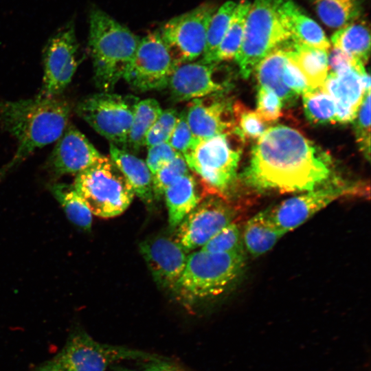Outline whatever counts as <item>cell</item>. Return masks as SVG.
Instances as JSON below:
<instances>
[{"label":"cell","mask_w":371,"mask_h":371,"mask_svg":"<svg viewBox=\"0 0 371 371\" xmlns=\"http://www.w3.org/2000/svg\"><path fill=\"white\" fill-rule=\"evenodd\" d=\"M179 113L175 109L162 110L161 114L147 133L144 146L150 147L168 142L175 126Z\"/></svg>","instance_id":"8d00e7d4"},{"label":"cell","mask_w":371,"mask_h":371,"mask_svg":"<svg viewBox=\"0 0 371 371\" xmlns=\"http://www.w3.org/2000/svg\"><path fill=\"white\" fill-rule=\"evenodd\" d=\"M177 66L159 32L156 31L140 38L123 79L137 91L160 90L168 87Z\"/></svg>","instance_id":"30bf717a"},{"label":"cell","mask_w":371,"mask_h":371,"mask_svg":"<svg viewBox=\"0 0 371 371\" xmlns=\"http://www.w3.org/2000/svg\"><path fill=\"white\" fill-rule=\"evenodd\" d=\"M282 0H254L248 11L240 47L235 56L243 78L273 49L292 41Z\"/></svg>","instance_id":"5b68a950"},{"label":"cell","mask_w":371,"mask_h":371,"mask_svg":"<svg viewBox=\"0 0 371 371\" xmlns=\"http://www.w3.org/2000/svg\"><path fill=\"white\" fill-rule=\"evenodd\" d=\"M287 53L311 89L322 87L328 76V50L293 41L287 45Z\"/></svg>","instance_id":"d4e9b609"},{"label":"cell","mask_w":371,"mask_h":371,"mask_svg":"<svg viewBox=\"0 0 371 371\" xmlns=\"http://www.w3.org/2000/svg\"><path fill=\"white\" fill-rule=\"evenodd\" d=\"M355 191V187L328 186L289 198L270 210L275 223L285 233L302 225L337 199Z\"/></svg>","instance_id":"5bb4252c"},{"label":"cell","mask_w":371,"mask_h":371,"mask_svg":"<svg viewBox=\"0 0 371 371\" xmlns=\"http://www.w3.org/2000/svg\"><path fill=\"white\" fill-rule=\"evenodd\" d=\"M243 139L234 131L195 140L183 155L188 168L209 188L226 192L233 184Z\"/></svg>","instance_id":"52a82bcc"},{"label":"cell","mask_w":371,"mask_h":371,"mask_svg":"<svg viewBox=\"0 0 371 371\" xmlns=\"http://www.w3.org/2000/svg\"><path fill=\"white\" fill-rule=\"evenodd\" d=\"M35 371H63L59 363L54 359L38 367Z\"/></svg>","instance_id":"ee69618b"},{"label":"cell","mask_w":371,"mask_h":371,"mask_svg":"<svg viewBox=\"0 0 371 371\" xmlns=\"http://www.w3.org/2000/svg\"><path fill=\"white\" fill-rule=\"evenodd\" d=\"M287 51V45H286ZM282 80L287 87L297 95L304 94L311 89L308 85L306 78L287 53V59L284 63Z\"/></svg>","instance_id":"ab89813d"},{"label":"cell","mask_w":371,"mask_h":371,"mask_svg":"<svg viewBox=\"0 0 371 371\" xmlns=\"http://www.w3.org/2000/svg\"><path fill=\"white\" fill-rule=\"evenodd\" d=\"M218 64L199 60L177 66L168 85L173 100L191 101L222 93L227 83L217 78Z\"/></svg>","instance_id":"9a60e30c"},{"label":"cell","mask_w":371,"mask_h":371,"mask_svg":"<svg viewBox=\"0 0 371 371\" xmlns=\"http://www.w3.org/2000/svg\"><path fill=\"white\" fill-rule=\"evenodd\" d=\"M234 118V131L245 142L258 139L269 128V123L265 121L256 112L245 107L240 102L233 104Z\"/></svg>","instance_id":"d6a6232c"},{"label":"cell","mask_w":371,"mask_h":371,"mask_svg":"<svg viewBox=\"0 0 371 371\" xmlns=\"http://www.w3.org/2000/svg\"><path fill=\"white\" fill-rule=\"evenodd\" d=\"M143 371H186L180 366L162 359L149 361Z\"/></svg>","instance_id":"7bdbcfd3"},{"label":"cell","mask_w":371,"mask_h":371,"mask_svg":"<svg viewBox=\"0 0 371 371\" xmlns=\"http://www.w3.org/2000/svg\"><path fill=\"white\" fill-rule=\"evenodd\" d=\"M72 185L92 214L104 218L122 214L135 195L122 172L104 155L76 174Z\"/></svg>","instance_id":"8992f818"},{"label":"cell","mask_w":371,"mask_h":371,"mask_svg":"<svg viewBox=\"0 0 371 371\" xmlns=\"http://www.w3.org/2000/svg\"><path fill=\"white\" fill-rule=\"evenodd\" d=\"M256 112L267 122L277 120L282 115L283 103L271 90L260 87L257 93Z\"/></svg>","instance_id":"74e56055"},{"label":"cell","mask_w":371,"mask_h":371,"mask_svg":"<svg viewBox=\"0 0 371 371\" xmlns=\"http://www.w3.org/2000/svg\"><path fill=\"white\" fill-rule=\"evenodd\" d=\"M303 105L306 118L315 124L335 122L334 100L322 87L310 89L303 94Z\"/></svg>","instance_id":"1f68e13d"},{"label":"cell","mask_w":371,"mask_h":371,"mask_svg":"<svg viewBox=\"0 0 371 371\" xmlns=\"http://www.w3.org/2000/svg\"><path fill=\"white\" fill-rule=\"evenodd\" d=\"M281 5L293 42L329 49V41L322 27L313 19L305 14L292 0H282Z\"/></svg>","instance_id":"cb8c5ba5"},{"label":"cell","mask_w":371,"mask_h":371,"mask_svg":"<svg viewBox=\"0 0 371 371\" xmlns=\"http://www.w3.org/2000/svg\"><path fill=\"white\" fill-rule=\"evenodd\" d=\"M234 210L218 196L201 199L176 228L175 240L187 251L201 247L233 223Z\"/></svg>","instance_id":"7c38bea8"},{"label":"cell","mask_w":371,"mask_h":371,"mask_svg":"<svg viewBox=\"0 0 371 371\" xmlns=\"http://www.w3.org/2000/svg\"><path fill=\"white\" fill-rule=\"evenodd\" d=\"M70 114L69 102L57 97L0 100V124L17 142L13 157L0 169V179L36 150L57 141Z\"/></svg>","instance_id":"7a4b0ae2"},{"label":"cell","mask_w":371,"mask_h":371,"mask_svg":"<svg viewBox=\"0 0 371 371\" xmlns=\"http://www.w3.org/2000/svg\"><path fill=\"white\" fill-rule=\"evenodd\" d=\"M188 172L189 168L183 155L178 153L170 162L153 175L154 199L160 200L168 186Z\"/></svg>","instance_id":"836d02e7"},{"label":"cell","mask_w":371,"mask_h":371,"mask_svg":"<svg viewBox=\"0 0 371 371\" xmlns=\"http://www.w3.org/2000/svg\"><path fill=\"white\" fill-rule=\"evenodd\" d=\"M250 5L251 2L247 0H241L237 3L227 30L216 52L215 63L230 60L235 58L242 43Z\"/></svg>","instance_id":"f1b7e54d"},{"label":"cell","mask_w":371,"mask_h":371,"mask_svg":"<svg viewBox=\"0 0 371 371\" xmlns=\"http://www.w3.org/2000/svg\"><path fill=\"white\" fill-rule=\"evenodd\" d=\"M328 62L330 65L331 72L335 73L358 64H363L348 53L336 47H333L328 54Z\"/></svg>","instance_id":"b9f144b4"},{"label":"cell","mask_w":371,"mask_h":371,"mask_svg":"<svg viewBox=\"0 0 371 371\" xmlns=\"http://www.w3.org/2000/svg\"><path fill=\"white\" fill-rule=\"evenodd\" d=\"M78 43L72 26L59 31L43 52V78L37 96L57 97L70 83L78 66Z\"/></svg>","instance_id":"4fadbf2b"},{"label":"cell","mask_w":371,"mask_h":371,"mask_svg":"<svg viewBox=\"0 0 371 371\" xmlns=\"http://www.w3.org/2000/svg\"><path fill=\"white\" fill-rule=\"evenodd\" d=\"M110 158L132 186L135 194L146 205H151L154 196L153 175L146 163L135 155L110 144Z\"/></svg>","instance_id":"ffe728a7"},{"label":"cell","mask_w":371,"mask_h":371,"mask_svg":"<svg viewBox=\"0 0 371 371\" xmlns=\"http://www.w3.org/2000/svg\"><path fill=\"white\" fill-rule=\"evenodd\" d=\"M186 111L195 140L234 129L233 104L221 93L191 100Z\"/></svg>","instance_id":"ac0fdd59"},{"label":"cell","mask_w":371,"mask_h":371,"mask_svg":"<svg viewBox=\"0 0 371 371\" xmlns=\"http://www.w3.org/2000/svg\"><path fill=\"white\" fill-rule=\"evenodd\" d=\"M164 196L171 229H176L201 201L198 183L194 175L190 172L177 179L168 186Z\"/></svg>","instance_id":"44dd1931"},{"label":"cell","mask_w":371,"mask_h":371,"mask_svg":"<svg viewBox=\"0 0 371 371\" xmlns=\"http://www.w3.org/2000/svg\"><path fill=\"white\" fill-rule=\"evenodd\" d=\"M286 45L269 53L254 70L260 87L273 91L283 105H291L297 100V95L287 87L282 80L284 65L287 59Z\"/></svg>","instance_id":"7402d4cb"},{"label":"cell","mask_w":371,"mask_h":371,"mask_svg":"<svg viewBox=\"0 0 371 371\" xmlns=\"http://www.w3.org/2000/svg\"><path fill=\"white\" fill-rule=\"evenodd\" d=\"M331 42L334 47L363 64L367 63L370 52V33L365 21H354L339 28L332 35Z\"/></svg>","instance_id":"484cf974"},{"label":"cell","mask_w":371,"mask_h":371,"mask_svg":"<svg viewBox=\"0 0 371 371\" xmlns=\"http://www.w3.org/2000/svg\"><path fill=\"white\" fill-rule=\"evenodd\" d=\"M47 161V168L56 177L78 174L102 157L89 139L74 126L68 124Z\"/></svg>","instance_id":"e0dca14e"},{"label":"cell","mask_w":371,"mask_h":371,"mask_svg":"<svg viewBox=\"0 0 371 371\" xmlns=\"http://www.w3.org/2000/svg\"><path fill=\"white\" fill-rule=\"evenodd\" d=\"M313 2L319 18L331 28L339 29L359 16L358 0H313Z\"/></svg>","instance_id":"f546056e"},{"label":"cell","mask_w":371,"mask_h":371,"mask_svg":"<svg viewBox=\"0 0 371 371\" xmlns=\"http://www.w3.org/2000/svg\"><path fill=\"white\" fill-rule=\"evenodd\" d=\"M161 111L162 109L156 100H139L135 108L126 146L135 151L144 146L146 135Z\"/></svg>","instance_id":"83f0119b"},{"label":"cell","mask_w":371,"mask_h":371,"mask_svg":"<svg viewBox=\"0 0 371 371\" xmlns=\"http://www.w3.org/2000/svg\"><path fill=\"white\" fill-rule=\"evenodd\" d=\"M244 265V251H194L188 256L185 268L171 291L185 306L195 307L225 293L238 277Z\"/></svg>","instance_id":"277c9868"},{"label":"cell","mask_w":371,"mask_h":371,"mask_svg":"<svg viewBox=\"0 0 371 371\" xmlns=\"http://www.w3.org/2000/svg\"><path fill=\"white\" fill-rule=\"evenodd\" d=\"M216 8L212 3H204L162 26L159 33L177 65L203 55L208 25Z\"/></svg>","instance_id":"8fae6325"},{"label":"cell","mask_w":371,"mask_h":371,"mask_svg":"<svg viewBox=\"0 0 371 371\" xmlns=\"http://www.w3.org/2000/svg\"><path fill=\"white\" fill-rule=\"evenodd\" d=\"M89 45L96 86L110 92L133 60L140 38L104 12L90 14Z\"/></svg>","instance_id":"3957f363"},{"label":"cell","mask_w":371,"mask_h":371,"mask_svg":"<svg viewBox=\"0 0 371 371\" xmlns=\"http://www.w3.org/2000/svg\"><path fill=\"white\" fill-rule=\"evenodd\" d=\"M194 141L187 120L186 111H183L178 114L175 126L168 143L176 152L183 155L190 148Z\"/></svg>","instance_id":"f35d334b"},{"label":"cell","mask_w":371,"mask_h":371,"mask_svg":"<svg viewBox=\"0 0 371 371\" xmlns=\"http://www.w3.org/2000/svg\"><path fill=\"white\" fill-rule=\"evenodd\" d=\"M366 71L364 65L358 64L327 76L322 89L335 101V122L346 124L354 120L366 93L362 80Z\"/></svg>","instance_id":"d6986e66"},{"label":"cell","mask_w":371,"mask_h":371,"mask_svg":"<svg viewBox=\"0 0 371 371\" xmlns=\"http://www.w3.org/2000/svg\"><path fill=\"white\" fill-rule=\"evenodd\" d=\"M236 5L237 3L227 1L217 8L213 14L207 28L202 61L215 63L216 52L227 30Z\"/></svg>","instance_id":"4dcf8cb0"},{"label":"cell","mask_w":371,"mask_h":371,"mask_svg":"<svg viewBox=\"0 0 371 371\" xmlns=\"http://www.w3.org/2000/svg\"><path fill=\"white\" fill-rule=\"evenodd\" d=\"M354 120V129L357 141L360 146L361 150L369 160L370 154V91L365 93Z\"/></svg>","instance_id":"d590c367"},{"label":"cell","mask_w":371,"mask_h":371,"mask_svg":"<svg viewBox=\"0 0 371 371\" xmlns=\"http://www.w3.org/2000/svg\"><path fill=\"white\" fill-rule=\"evenodd\" d=\"M201 250L210 253L243 252V243L239 227L232 223L201 247Z\"/></svg>","instance_id":"e575fe53"},{"label":"cell","mask_w":371,"mask_h":371,"mask_svg":"<svg viewBox=\"0 0 371 371\" xmlns=\"http://www.w3.org/2000/svg\"><path fill=\"white\" fill-rule=\"evenodd\" d=\"M286 233L273 221L269 209L251 217L246 223L242 239L247 251L253 256L269 251Z\"/></svg>","instance_id":"603a6c76"},{"label":"cell","mask_w":371,"mask_h":371,"mask_svg":"<svg viewBox=\"0 0 371 371\" xmlns=\"http://www.w3.org/2000/svg\"><path fill=\"white\" fill-rule=\"evenodd\" d=\"M49 190L63 207L69 220L80 229L89 231L93 214L73 185L54 183L49 186Z\"/></svg>","instance_id":"4316f807"},{"label":"cell","mask_w":371,"mask_h":371,"mask_svg":"<svg viewBox=\"0 0 371 371\" xmlns=\"http://www.w3.org/2000/svg\"><path fill=\"white\" fill-rule=\"evenodd\" d=\"M330 161L326 152L300 131L278 125L257 139L244 178L258 190L305 192L330 177Z\"/></svg>","instance_id":"6da1fadb"},{"label":"cell","mask_w":371,"mask_h":371,"mask_svg":"<svg viewBox=\"0 0 371 371\" xmlns=\"http://www.w3.org/2000/svg\"><path fill=\"white\" fill-rule=\"evenodd\" d=\"M139 251L155 282L172 290L185 268L188 252L175 239L166 236L144 240Z\"/></svg>","instance_id":"2e32d148"},{"label":"cell","mask_w":371,"mask_h":371,"mask_svg":"<svg viewBox=\"0 0 371 371\" xmlns=\"http://www.w3.org/2000/svg\"><path fill=\"white\" fill-rule=\"evenodd\" d=\"M113 371H134V370L126 368L119 367V368H116Z\"/></svg>","instance_id":"f6af8a7d"},{"label":"cell","mask_w":371,"mask_h":371,"mask_svg":"<svg viewBox=\"0 0 371 371\" xmlns=\"http://www.w3.org/2000/svg\"><path fill=\"white\" fill-rule=\"evenodd\" d=\"M161 359L143 350L98 342L82 330L72 333L54 358L63 371H106L120 361Z\"/></svg>","instance_id":"ba28073f"},{"label":"cell","mask_w":371,"mask_h":371,"mask_svg":"<svg viewBox=\"0 0 371 371\" xmlns=\"http://www.w3.org/2000/svg\"><path fill=\"white\" fill-rule=\"evenodd\" d=\"M133 95L101 92L79 102L77 114L113 145L126 146L136 104Z\"/></svg>","instance_id":"9c48e42d"},{"label":"cell","mask_w":371,"mask_h":371,"mask_svg":"<svg viewBox=\"0 0 371 371\" xmlns=\"http://www.w3.org/2000/svg\"><path fill=\"white\" fill-rule=\"evenodd\" d=\"M168 142L148 147L146 163L152 175L170 162L178 154Z\"/></svg>","instance_id":"60d3db41"}]
</instances>
